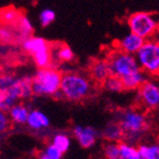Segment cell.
Listing matches in <instances>:
<instances>
[{"instance_id": "cell-12", "label": "cell", "mask_w": 159, "mask_h": 159, "mask_svg": "<svg viewBox=\"0 0 159 159\" xmlns=\"http://www.w3.org/2000/svg\"><path fill=\"white\" fill-rule=\"evenodd\" d=\"M30 108L28 105L21 102H18L8 111V115L11 120V124L16 126H23L27 123L28 115H29Z\"/></svg>"}, {"instance_id": "cell-11", "label": "cell", "mask_w": 159, "mask_h": 159, "mask_svg": "<svg viewBox=\"0 0 159 159\" xmlns=\"http://www.w3.org/2000/svg\"><path fill=\"white\" fill-rule=\"evenodd\" d=\"M145 42V39L134 32H129L118 41V49L129 54H136Z\"/></svg>"}, {"instance_id": "cell-28", "label": "cell", "mask_w": 159, "mask_h": 159, "mask_svg": "<svg viewBox=\"0 0 159 159\" xmlns=\"http://www.w3.org/2000/svg\"><path fill=\"white\" fill-rule=\"evenodd\" d=\"M41 154L45 157L47 159H62L63 157V152L61 150L57 148L53 144H48L44 147V149L42 150Z\"/></svg>"}, {"instance_id": "cell-25", "label": "cell", "mask_w": 159, "mask_h": 159, "mask_svg": "<svg viewBox=\"0 0 159 159\" xmlns=\"http://www.w3.org/2000/svg\"><path fill=\"white\" fill-rule=\"evenodd\" d=\"M19 13L16 9L13 8H7V9H3L0 11V21L3 23V25H15L16 21H17L18 17H19Z\"/></svg>"}, {"instance_id": "cell-4", "label": "cell", "mask_w": 159, "mask_h": 159, "mask_svg": "<svg viewBox=\"0 0 159 159\" xmlns=\"http://www.w3.org/2000/svg\"><path fill=\"white\" fill-rule=\"evenodd\" d=\"M139 69L149 76H158L159 43L154 39L145 40L144 44L135 54Z\"/></svg>"}, {"instance_id": "cell-20", "label": "cell", "mask_w": 159, "mask_h": 159, "mask_svg": "<svg viewBox=\"0 0 159 159\" xmlns=\"http://www.w3.org/2000/svg\"><path fill=\"white\" fill-rule=\"evenodd\" d=\"M102 85L105 91L109 93H122L123 91H125L122 79L118 76H115V75H109L102 83Z\"/></svg>"}, {"instance_id": "cell-6", "label": "cell", "mask_w": 159, "mask_h": 159, "mask_svg": "<svg viewBox=\"0 0 159 159\" xmlns=\"http://www.w3.org/2000/svg\"><path fill=\"white\" fill-rule=\"evenodd\" d=\"M107 63L111 75H115L120 79L140 70L134 54H129L119 49L114 50L112 53H109Z\"/></svg>"}, {"instance_id": "cell-2", "label": "cell", "mask_w": 159, "mask_h": 159, "mask_svg": "<svg viewBox=\"0 0 159 159\" xmlns=\"http://www.w3.org/2000/svg\"><path fill=\"white\" fill-rule=\"evenodd\" d=\"M32 82V94L40 97H53L60 91L62 72L53 66L38 69L33 76H31Z\"/></svg>"}, {"instance_id": "cell-24", "label": "cell", "mask_w": 159, "mask_h": 159, "mask_svg": "<svg viewBox=\"0 0 159 159\" xmlns=\"http://www.w3.org/2000/svg\"><path fill=\"white\" fill-rule=\"evenodd\" d=\"M55 18H57V13L54 10L45 8L41 10V12L39 13V23L42 28H47L54 22Z\"/></svg>"}, {"instance_id": "cell-7", "label": "cell", "mask_w": 159, "mask_h": 159, "mask_svg": "<svg viewBox=\"0 0 159 159\" xmlns=\"http://www.w3.org/2000/svg\"><path fill=\"white\" fill-rule=\"evenodd\" d=\"M138 101L144 107L155 109L159 107V85L154 80L147 79L137 89Z\"/></svg>"}, {"instance_id": "cell-29", "label": "cell", "mask_w": 159, "mask_h": 159, "mask_svg": "<svg viewBox=\"0 0 159 159\" xmlns=\"http://www.w3.org/2000/svg\"><path fill=\"white\" fill-rule=\"evenodd\" d=\"M11 120L9 118L8 112L0 109V134H5L10 129Z\"/></svg>"}, {"instance_id": "cell-19", "label": "cell", "mask_w": 159, "mask_h": 159, "mask_svg": "<svg viewBox=\"0 0 159 159\" xmlns=\"http://www.w3.org/2000/svg\"><path fill=\"white\" fill-rule=\"evenodd\" d=\"M119 154L122 159H143L138 147H135L128 142L119 143Z\"/></svg>"}, {"instance_id": "cell-30", "label": "cell", "mask_w": 159, "mask_h": 159, "mask_svg": "<svg viewBox=\"0 0 159 159\" xmlns=\"http://www.w3.org/2000/svg\"><path fill=\"white\" fill-rule=\"evenodd\" d=\"M152 39H154V40H156L157 42L159 43V32H158V31H157V32H156V34H155L154 37H152Z\"/></svg>"}, {"instance_id": "cell-9", "label": "cell", "mask_w": 159, "mask_h": 159, "mask_svg": "<svg viewBox=\"0 0 159 159\" xmlns=\"http://www.w3.org/2000/svg\"><path fill=\"white\" fill-rule=\"evenodd\" d=\"M72 134L76 142L82 148H91L97 142L98 133L92 126H82L75 125L72 129Z\"/></svg>"}, {"instance_id": "cell-27", "label": "cell", "mask_w": 159, "mask_h": 159, "mask_svg": "<svg viewBox=\"0 0 159 159\" xmlns=\"http://www.w3.org/2000/svg\"><path fill=\"white\" fill-rule=\"evenodd\" d=\"M16 103H18V101L10 93H8L7 91L0 92V109L8 112Z\"/></svg>"}, {"instance_id": "cell-1", "label": "cell", "mask_w": 159, "mask_h": 159, "mask_svg": "<svg viewBox=\"0 0 159 159\" xmlns=\"http://www.w3.org/2000/svg\"><path fill=\"white\" fill-rule=\"evenodd\" d=\"M92 80L79 72H66L62 74L60 92L63 99L70 102H82L92 93Z\"/></svg>"}, {"instance_id": "cell-17", "label": "cell", "mask_w": 159, "mask_h": 159, "mask_svg": "<svg viewBox=\"0 0 159 159\" xmlns=\"http://www.w3.org/2000/svg\"><path fill=\"white\" fill-rule=\"evenodd\" d=\"M102 136L107 142H120L124 138V133L120 128L118 123H109L104 127L102 132Z\"/></svg>"}, {"instance_id": "cell-8", "label": "cell", "mask_w": 159, "mask_h": 159, "mask_svg": "<svg viewBox=\"0 0 159 159\" xmlns=\"http://www.w3.org/2000/svg\"><path fill=\"white\" fill-rule=\"evenodd\" d=\"M25 126L33 133H45L51 126V119L44 112L40 109H30Z\"/></svg>"}, {"instance_id": "cell-16", "label": "cell", "mask_w": 159, "mask_h": 159, "mask_svg": "<svg viewBox=\"0 0 159 159\" xmlns=\"http://www.w3.org/2000/svg\"><path fill=\"white\" fill-rule=\"evenodd\" d=\"M51 52H52V59L55 57L57 62L69 63L74 60L73 50L66 44H61L57 48L51 47Z\"/></svg>"}, {"instance_id": "cell-23", "label": "cell", "mask_w": 159, "mask_h": 159, "mask_svg": "<svg viewBox=\"0 0 159 159\" xmlns=\"http://www.w3.org/2000/svg\"><path fill=\"white\" fill-rule=\"evenodd\" d=\"M103 155L105 159H118L120 158L119 154V143L118 142H107L103 148Z\"/></svg>"}, {"instance_id": "cell-13", "label": "cell", "mask_w": 159, "mask_h": 159, "mask_svg": "<svg viewBox=\"0 0 159 159\" xmlns=\"http://www.w3.org/2000/svg\"><path fill=\"white\" fill-rule=\"evenodd\" d=\"M89 74L91 79L97 83H103L107 77L111 75L107 60H96L91 64L89 67Z\"/></svg>"}, {"instance_id": "cell-10", "label": "cell", "mask_w": 159, "mask_h": 159, "mask_svg": "<svg viewBox=\"0 0 159 159\" xmlns=\"http://www.w3.org/2000/svg\"><path fill=\"white\" fill-rule=\"evenodd\" d=\"M21 49L28 53L29 55H34L38 53L44 52V51H49L51 50V45L48 42L47 40L40 37H31L27 38L23 41H21Z\"/></svg>"}, {"instance_id": "cell-32", "label": "cell", "mask_w": 159, "mask_h": 159, "mask_svg": "<svg viewBox=\"0 0 159 159\" xmlns=\"http://www.w3.org/2000/svg\"><path fill=\"white\" fill-rule=\"evenodd\" d=\"M2 140H3V134H0V144L2 143Z\"/></svg>"}, {"instance_id": "cell-21", "label": "cell", "mask_w": 159, "mask_h": 159, "mask_svg": "<svg viewBox=\"0 0 159 159\" xmlns=\"http://www.w3.org/2000/svg\"><path fill=\"white\" fill-rule=\"evenodd\" d=\"M138 149L143 159H159V144H142Z\"/></svg>"}, {"instance_id": "cell-34", "label": "cell", "mask_w": 159, "mask_h": 159, "mask_svg": "<svg viewBox=\"0 0 159 159\" xmlns=\"http://www.w3.org/2000/svg\"><path fill=\"white\" fill-rule=\"evenodd\" d=\"M118 159H122V158H118Z\"/></svg>"}, {"instance_id": "cell-14", "label": "cell", "mask_w": 159, "mask_h": 159, "mask_svg": "<svg viewBox=\"0 0 159 159\" xmlns=\"http://www.w3.org/2000/svg\"><path fill=\"white\" fill-rule=\"evenodd\" d=\"M148 79V75L142 71V70H138L136 72H133L130 74L126 75L122 79L123 85H124V89L126 91H135V89H138L139 86L143 84V83Z\"/></svg>"}, {"instance_id": "cell-26", "label": "cell", "mask_w": 159, "mask_h": 159, "mask_svg": "<svg viewBox=\"0 0 159 159\" xmlns=\"http://www.w3.org/2000/svg\"><path fill=\"white\" fill-rule=\"evenodd\" d=\"M17 37V31L10 28L9 25H5L3 27H0V43H10Z\"/></svg>"}, {"instance_id": "cell-15", "label": "cell", "mask_w": 159, "mask_h": 159, "mask_svg": "<svg viewBox=\"0 0 159 159\" xmlns=\"http://www.w3.org/2000/svg\"><path fill=\"white\" fill-rule=\"evenodd\" d=\"M16 25H17V30H16L17 31V37L21 41L31 37L33 31H34V25H33L32 21L30 20V18H28L25 15L18 17Z\"/></svg>"}, {"instance_id": "cell-3", "label": "cell", "mask_w": 159, "mask_h": 159, "mask_svg": "<svg viewBox=\"0 0 159 159\" xmlns=\"http://www.w3.org/2000/svg\"><path fill=\"white\" fill-rule=\"evenodd\" d=\"M117 123L123 129L124 138L129 142H136L148 128L146 115L136 108H129L119 113Z\"/></svg>"}, {"instance_id": "cell-18", "label": "cell", "mask_w": 159, "mask_h": 159, "mask_svg": "<svg viewBox=\"0 0 159 159\" xmlns=\"http://www.w3.org/2000/svg\"><path fill=\"white\" fill-rule=\"evenodd\" d=\"M51 144H53L59 150H61L64 154L70 149L72 142H71V137L67 133L57 132L54 133L51 137Z\"/></svg>"}, {"instance_id": "cell-31", "label": "cell", "mask_w": 159, "mask_h": 159, "mask_svg": "<svg viewBox=\"0 0 159 159\" xmlns=\"http://www.w3.org/2000/svg\"><path fill=\"white\" fill-rule=\"evenodd\" d=\"M35 159H47V158H45V157L43 156L42 154H40L39 156H38V157H37V158H35Z\"/></svg>"}, {"instance_id": "cell-33", "label": "cell", "mask_w": 159, "mask_h": 159, "mask_svg": "<svg viewBox=\"0 0 159 159\" xmlns=\"http://www.w3.org/2000/svg\"><path fill=\"white\" fill-rule=\"evenodd\" d=\"M158 76H159V73H158Z\"/></svg>"}, {"instance_id": "cell-5", "label": "cell", "mask_w": 159, "mask_h": 159, "mask_svg": "<svg viewBox=\"0 0 159 159\" xmlns=\"http://www.w3.org/2000/svg\"><path fill=\"white\" fill-rule=\"evenodd\" d=\"M127 25L130 32L138 34L145 40L152 39L159 30V20L156 16L146 11H137L129 16Z\"/></svg>"}, {"instance_id": "cell-22", "label": "cell", "mask_w": 159, "mask_h": 159, "mask_svg": "<svg viewBox=\"0 0 159 159\" xmlns=\"http://www.w3.org/2000/svg\"><path fill=\"white\" fill-rule=\"evenodd\" d=\"M19 75L9 71H0V92L9 89L16 83Z\"/></svg>"}]
</instances>
